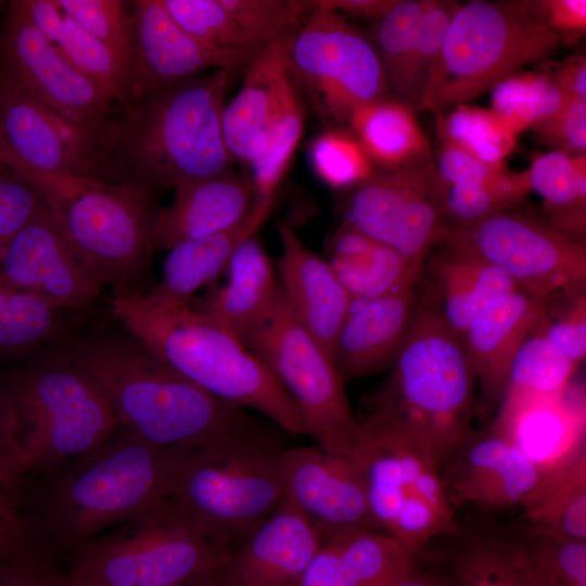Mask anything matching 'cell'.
<instances>
[{
	"instance_id": "cell-1",
	"label": "cell",
	"mask_w": 586,
	"mask_h": 586,
	"mask_svg": "<svg viewBox=\"0 0 586 586\" xmlns=\"http://www.w3.org/2000/svg\"><path fill=\"white\" fill-rule=\"evenodd\" d=\"M237 72L213 69L116 104L102 125L81 129L79 176L156 191L230 170L221 115Z\"/></svg>"
},
{
	"instance_id": "cell-2",
	"label": "cell",
	"mask_w": 586,
	"mask_h": 586,
	"mask_svg": "<svg viewBox=\"0 0 586 586\" xmlns=\"http://www.w3.org/2000/svg\"><path fill=\"white\" fill-rule=\"evenodd\" d=\"M188 450L158 446L117 423L91 450L23 477L15 499L39 544L59 558L171 496Z\"/></svg>"
},
{
	"instance_id": "cell-3",
	"label": "cell",
	"mask_w": 586,
	"mask_h": 586,
	"mask_svg": "<svg viewBox=\"0 0 586 586\" xmlns=\"http://www.w3.org/2000/svg\"><path fill=\"white\" fill-rule=\"evenodd\" d=\"M59 346L97 386L117 422L153 444L192 449L255 426L242 408L168 366L110 308L81 323Z\"/></svg>"
},
{
	"instance_id": "cell-4",
	"label": "cell",
	"mask_w": 586,
	"mask_h": 586,
	"mask_svg": "<svg viewBox=\"0 0 586 586\" xmlns=\"http://www.w3.org/2000/svg\"><path fill=\"white\" fill-rule=\"evenodd\" d=\"M112 315L156 356L216 398L305 434L300 411L270 369L233 334L189 304L163 308L141 293L113 295Z\"/></svg>"
},
{
	"instance_id": "cell-5",
	"label": "cell",
	"mask_w": 586,
	"mask_h": 586,
	"mask_svg": "<svg viewBox=\"0 0 586 586\" xmlns=\"http://www.w3.org/2000/svg\"><path fill=\"white\" fill-rule=\"evenodd\" d=\"M386 382L361 425L388 431L446 456L473 430L476 387L463 336L435 310L417 307Z\"/></svg>"
},
{
	"instance_id": "cell-6",
	"label": "cell",
	"mask_w": 586,
	"mask_h": 586,
	"mask_svg": "<svg viewBox=\"0 0 586 586\" xmlns=\"http://www.w3.org/2000/svg\"><path fill=\"white\" fill-rule=\"evenodd\" d=\"M0 413L20 481L91 450L118 423L97 386L59 345L0 370Z\"/></svg>"
},
{
	"instance_id": "cell-7",
	"label": "cell",
	"mask_w": 586,
	"mask_h": 586,
	"mask_svg": "<svg viewBox=\"0 0 586 586\" xmlns=\"http://www.w3.org/2000/svg\"><path fill=\"white\" fill-rule=\"evenodd\" d=\"M87 276L113 295L151 288L156 191L73 174L29 173Z\"/></svg>"
},
{
	"instance_id": "cell-8",
	"label": "cell",
	"mask_w": 586,
	"mask_h": 586,
	"mask_svg": "<svg viewBox=\"0 0 586 586\" xmlns=\"http://www.w3.org/2000/svg\"><path fill=\"white\" fill-rule=\"evenodd\" d=\"M234 552L171 495L73 549L65 572L71 586H174L225 569Z\"/></svg>"
},
{
	"instance_id": "cell-9",
	"label": "cell",
	"mask_w": 586,
	"mask_h": 586,
	"mask_svg": "<svg viewBox=\"0 0 586 586\" xmlns=\"http://www.w3.org/2000/svg\"><path fill=\"white\" fill-rule=\"evenodd\" d=\"M281 454L256 426L222 434L187 451L173 496L237 550L283 500Z\"/></svg>"
},
{
	"instance_id": "cell-10",
	"label": "cell",
	"mask_w": 586,
	"mask_h": 586,
	"mask_svg": "<svg viewBox=\"0 0 586 586\" xmlns=\"http://www.w3.org/2000/svg\"><path fill=\"white\" fill-rule=\"evenodd\" d=\"M561 44L533 0H473L457 7L447 27L421 111L467 104Z\"/></svg>"
},
{
	"instance_id": "cell-11",
	"label": "cell",
	"mask_w": 586,
	"mask_h": 586,
	"mask_svg": "<svg viewBox=\"0 0 586 586\" xmlns=\"http://www.w3.org/2000/svg\"><path fill=\"white\" fill-rule=\"evenodd\" d=\"M360 428L351 460L361 476L374 530L417 555L431 542L453 536L460 523L447 491L443 459L402 435Z\"/></svg>"
},
{
	"instance_id": "cell-12",
	"label": "cell",
	"mask_w": 586,
	"mask_h": 586,
	"mask_svg": "<svg viewBox=\"0 0 586 586\" xmlns=\"http://www.w3.org/2000/svg\"><path fill=\"white\" fill-rule=\"evenodd\" d=\"M246 345L295 403L305 434L322 450L351 459L361 428L348 404L344 380L332 357L295 318L280 289Z\"/></svg>"
},
{
	"instance_id": "cell-13",
	"label": "cell",
	"mask_w": 586,
	"mask_h": 586,
	"mask_svg": "<svg viewBox=\"0 0 586 586\" xmlns=\"http://www.w3.org/2000/svg\"><path fill=\"white\" fill-rule=\"evenodd\" d=\"M286 67L294 87L333 122L348 123L357 110L391 98L369 37L336 12L314 7L305 15L290 36Z\"/></svg>"
},
{
	"instance_id": "cell-14",
	"label": "cell",
	"mask_w": 586,
	"mask_h": 586,
	"mask_svg": "<svg viewBox=\"0 0 586 586\" xmlns=\"http://www.w3.org/2000/svg\"><path fill=\"white\" fill-rule=\"evenodd\" d=\"M445 192L432 155L375 171L354 188L343 224L395 250L422 270L429 250L447 235Z\"/></svg>"
},
{
	"instance_id": "cell-15",
	"label": "cell",
	"mask_w": 586,
	"mask_h": 586,
	"mask_svg": "<svg viewBox=\"0 0 586 586\" xmlns=\"http://www.w3.org/2000/svg\"><path fill=\"white\" fill-rule=\"evenodd\" d=\"M443 242L495 265L521 290L548 297L584 291L585 242L534 218L496 213L469 226L449 227Z\"/></svg>"
},
{
	"instance_id": "cell-16",
	"label": "cell",
	"mask_w": 586,
	"mask_h": 586,
	"mask_svg": "<svg viewBox=\"0 0 586 586\" xmlns=\"http://www.w3.org/2000/svg\"><path fill=\"white\" fill-rule=\"evenodd\" d=\"M0 65L67 122L102 125L116 103L40 31L20 0L7 1L0 25Z\"/></svg>"
},
{
	"instance_id": "cell-17",
	"label": "cell",
	"mask_w": 586,
	"mask_h": 586,
	"mask_svg": "<svg viewBox=\"0 0 586 586\" xmlns=\"http://www.w3.org/2000/svg\"><path fill=\"white\" fill-rule=\"evenodd\" d=\"M0 285L78 313L100 311L103 300L46 202L1 253Z\"/></svg>"
},
{
	"instance_id": "cell-18",
	"label": "cell",
	"mask_w": 586,
	"mask_h": 586,
	"mask_svg": "<svg viewBox=\"0 0 586 586\" xmlns=\"http://www.w3.org/2000/svg\"><path fill=\"white\" fill-rule=\"evenodd\" d=\"M283 502L301 514L321 543L357 530H374L355 463L314 447L282 450ZM377 531V530H375Z\"/></svg>"
},
{
	"instance_id": "cell-19",
	"label": "cell",
	"mask_w": 586,
	"mask_h": 586,
	"mask_svg": "<svg viewBox=\"0 0 586 586\" xmlns=\"http://www.w3.org/2000/svg\"><path fill=\"white\" fill-rule=\"evenodd\" d=\"M135 29L131 101L149 95L213 68L247 66L259 52L211 46L186 33L161 0L128 1Z\"/></svg>"
},
{
	"instance_id": "cell-20",
	"label": "cell",
	"mask_w": 586,
	"mask_h": 586,
	"mask_svg": "<svg viewBox=\"0 0 586 586\" xmlns=\"http://www.w3.org/2000/svg\"><path fill=\"white\" fill-rule=\"evenodd\" d=\"M443 473L455 508L491 511L521 507L538 487L540 471L507 437L474 429L444 459Z\"/></svg>"
},
{
	"instance_id": "cell-21",
	"label": "cell",
	"mask_w": 586,
	"mask_h": 586,
	"mask_svg": "<svg viewBox=\"0 0 586 586\" xmlns=\"http://www.w3.org/2000/svg\"><path fill=\"white\" fill-rule=\"evenodd\" d=\"M81 128L46 105L0 65V162L29 173L79 175Z\"/></svg>"
},
{
	"instance_id": "cell-22",
	"label": "cell",
	"mask_w": 586,
	"mask_h": 586,
	"mask_svg": "<svg viewBox=\"0 0 586 586\" xmlns=\"http://www.w3.org/2000/svg\"><path fill=\"white\" fill-rule=\"evenodd\" d=\"M498 407L491 428L544 473L586 448L585 397L571 385L557 396L504 395Z\"/></svg>"
},
{
	"instance_id": "cell-23",
	"label": "cell",
	"mask_w": 586,
	"mask_h": 586,
	"mask_svg": "<svg viewBox=\"0 0 586 586\" xmlns=\"http://www.w3.org/2000/svg\"><path fill=\"white\" fill-rule=\"evenodd\" d=\"M551 297L521 289L489 302L463 334L485 408L500 403L512 359L546 317Z\"/></svg>"
},
{
	"instance_id": "cell-24",
	"label": "cell",
	"mask_w": 586,
	"mask_h": 586,
	"mask_svg": "<svg viewBox=\"0 0 586 586\" xmlns=\"http://www.w3.org/2000/svg\"><path fill=\"white\" fill-rule=\"evenodd\" d=\"M280 290L295 318L333 359L352 298L327 259L310 251L286 222L278 226Z\"/></svg>"
},
{
	"instance_id": "cell-25",
	"label": "cell",
	"mask_w": 586,
	"mask_h": 586,
	"mask_svg": "<svg viewBox=\"0 0 586 586\" xmlns=\"http://www.w3.org/2000/svg\"><path fill=\"white\" fill-rule=\"evenodd\" d=\"M412 289L352 301L337 333L333 361L344 381L392 365L410 332L417 309Z\"/></svg>"
},
{
	"instance_id": "cell-26",
	"label": "cell",
	"mask_w": 586,
	"mask_h": 586,
	"mask_svg": "<svg viewBox=\"0 0 586 586\" xmlns=\"http://www.w3.org/2000/svg\"><path fill=\"white\" fill-rule=\"evenodd\" d=\"M256 198L253 178L231 169L177 188L173 204L158 211L156 251L230 229L243 219Z\"/></svg>"
},
{
	"instance_id": "cell-27",
	"label": "cell",
	"mask_w": 586,
	"mask_h": 586,
	"mask_svg": "<svg viewBox=\"0 0 586 586\" xmlns=\"http://www.w3.org/2000/svg\"><path fill=\"white\" fill-rule=\"evenodd\" d=\"M392 536L357 530L322 542L295 586H385L419 565Z\"/></svg>"
},
{
	"instance_id": "cell-28",
	"label": "cell",
	"mask_w": 586,
	"mask_h": 586,
	"mask_svg": "<svg viewBox=\"0 0 586 586\" xmlns=\"http://www.w3.org/2000/svg\"><path fill=\"white\" fill-rule=\"evenodd\" d=\"M321 544L316 531L285 502L235 550L233 586H295Z\"/></svg>"
},
{
	"instance_id": "cell-29",
	"label": "cell",
	"mask_w": 586,
	"mask_h": 586,
	"mask_svg": "<svg viewBox=\"0 0 586 586\" xmlns=\"http://www.w3.org/2000/svg\"><path fill=\"white\" fill-rule=\"evenodd\" d=\"M275 200L276 195L257 196L247 214L235 226L170 249L164 262L161 281L141 292L143 298L163 308L187 305L195 292L226 271L240 244L254 235L267 219Z\"/></svg>"
},
{
	"instance_id": "cell-30",
	"label": "cell",
	"mask_w": 586,
	"mask_h": 586,
	"mask_svg": "<svg viewBox=\"0 0 586 586\" xmlns=\"http://www.w3.org/2000/svg\"><path fill=\"white\" fill-rule=\"evenodd\" d=\"M291 34L259 50L247 65L240 91L224 107L221 130L232 162L252 167L266 148L277 88L288 72Z\"/></svg>"
},
{
	"instance_id": "cell-31",
	"label": "cell",
	"mask_w": 586,
	"mask_h": 586,
	"mask_svg": "<svg viewBox=\"0 0 586 586\" xmlns=\"http://www.w3.org/2000/svg\"><path fill=\"white\" fill-rule=\"evenodd\" d=\"M226 272V284L196 310L245 344L270 311L280 286L255 234L240 244Z\"/></svg>"
},
{
	"instance_id": "cell-32",
	"label": "cell",
	"mask_w": 586,
	"mask_h": 586,
	"mask_svg": "<svg viewBox=\"0 0 586 586\" xmlns=\"http://www.w3.org/2000/svg\"><path fill=\"white\" fill-rule=\"evenodd\" d=\"M352 301L413 289L421 269L395 250L342 224L329 245V258Z\"/></svg>"
},
{
	"instance_id": "cell-33",
	"label": "cell",
	"mask_w": 586,
	"mask_h": 586,
	"mask_svg": "<svg viewBox=\"0 0 586 586\" xmlns=\"http://www.w3.org/2000/svg\"><path fill=\"white\" fill-rule=\"evenodd\" d=\"M432 262L441 297L436 310L447 324L462 335L474 318L494 298L519 286L501 269L477 255L447 242Z\"/></svg>"
},
{
	"instance_id": "cell-34",
	"label": "cell",
	"mask_w": 586,
	"mask_h": 586,
	"mask_svg": "<svg viewBox=\"0 0 586 586\" xmlns=\"http://www.w3.org/2000/svg\"><path fill=\"white\" fill-rule=\"evenodd\" d=\"M99 313L66 310L39 296L0 285V370L61 344Z\"/></svg>"
},
{
	"instance_id": "cell-35",
	"label": "cell",
	"mask_w": 586,
	"mask_h": 586,
	"mask_svg": "<svg viewBox=\"0 0 586 586\" xmlns=\"http://www.w3.org/2000/svg\"><path fill=\"white\" fill-rule=\"evenodd\" d=\"M40 31L117 105L131 101L130 73L102 42L67 16L54 0H20Z\"/></svg>"
},
{
	"instance_id": "cell-36",
	"label": "cell",
	"mask_w": 586,
	"mask_h": 586,
	"mask_svg": "<svg viewBox=\"0 0 586 586\" xmlns=\"http://www.w3.org/2000/svg\"><path fill=\"white\" fill-rule=\"evenodd\" d=\"M348 124L372 164L382 170L432 155L413 112L392 98L357 110Z\"/></svg>"
},
{
	"instance_id": "cell-37",
	"label": "cell",
	"mask_w": 586,
	"mask_h": 586,
	"mask_svg": "<svg viewBox=\"0 0 586 586\" xmlns=\"http://www.w3.org/2000/svg\"><path fill=\"white\" fill-rule=\"evenodd\" d=\"M522 509L532 527L557 538L586 542V448L545 472Z\"/></svg>"
},
{
	"instance_id": "cell-38",
	"label": "cell",
	"mask_w": 586,
	"mask_h": 586,
	"mask_svg": "<svg viewBox=\"0 0 586 586\" xmlns=\"http://www.w3.org/2000/svg\"><path fill=\"white\" fill-rule=\"evenodd\" d=\"M499 532L528 586H586V542L557 538L527 523Z\"/></svg>"
},
{
	"instance_id": "cell-39",
	"label": "cell",
	"mask_w": 586,
	"mask_h": 586,
	"mask_svg": "<svg viewBox=\"0 0 586 586\" xmlns=\"http://www.w3.org/2000/svg\"><path fill=\"white\" fill-rule=\"evenodd\" d=\"M447 566L455 586H528L499 527H462L450 537Z\"/></svg>"
},
{
	"instance_id": "cell-40",
	"label": "cell",
	"mask_w": 586,
	"mask_h": 586,
	"mask_svg": "<svg viewBox=\"0 0 586 586\" xmlns=\"http://www.w3.org/2000/svg\"><path fill=\"white\" fill-rule=\"evenodd\" d=\"M303 127L302 103L286 72L277 88L266 148L252 166L258 198L277 195L279 183L302 137Z\"/></svg>"
},
{
	"instance_id": "cell-41",
	"label": "cell",
	"mask_w": 586,
	"mask_h": 586,
	"mask_svg": "<svg viewBox=\"0 0 586 586\" xmlns=\"http://www.w3.org/2000/svg\"><path fill=\"white\" fill-rule=\"evenodd\" d=\"M491 90V110L517 135L544 122L572 98L550 75L538 73H514Z\"/></svg>"
},
{
	"instance_id": "cell-42",
	"label": "cell",
	"mask_w": 586,
	"mask_h": 586,
	"mask_svg": "<svg viewBox=\"0 0 586 586\" xmlns=\"http://www.w3.org/2000/svg\"><path fill=\"white\" fill-rule=\"evenodd\" d=\"M575 368L538 326L518 348L504 395H561L571 385Z\"/></svg>"
},
{
	"instance_id": "cell-43",
	"label": "cell",
	"mask_w": 586,
	"mask_h": 586,
	"mask_svg": "<svg viewBox=\"0 0 586 586\" xmlns=\"http://www.w3.org/2000/svg\"><path fill=\"white\" fill-rule=\"evenodd\" d=\"M436 129L441 142L493 165H505L519 136L491 109L468 104L457 105L446 116L438 113Z\"/></svg>"
},
{
	"instance_id": "cell-44",
	"label": "cell",
	"mask_w": 586,
	"mask_h": 586,
	"mask_svg": "<svg viewBox=\"0 0 586 586\" xmlns=\"http://www.w3.org/2000/svg\"><path fill=\"white\" fill-rule=\"evenodd\" d=\"M432 0H396L367 35L380 59L392 99H396L422 17Z\"/></svg>"
},
{
	"instance_id": "cell-45",
	"label": "cell",
	"mask_w": 586,
	"mask_h": 586,
	"mask_svg": "<svg viewBox=\"0 0 586 586\" xmlns=\"http://www.w3.org/2000/svg\"><path fill=\"white\" fill-rule=\"evenodd\" d=\"M531 191L526 170L509 173L488 182L458 183L446 188L444 214L449 227H464L511 209Z\"/></svg>"
},
{
	"instance_id": "cell-46",
	"label": "cell",
	"mask_w": 586,
	"mask_h": 586,
	"mask_svg": "<svg viewBox=\"0 0 586 586\" xmlns=\"http://www.w3.org/2000/svg\"><path fill=\"white\" fill-rule=\"evenodd\" d=\"M459 2L432 0L424 13L396 101L412 112L421 111L429 82Z\"/></svg>"
},
{
	"instance_id": "cell-47",
	"label": "cell",
	"mask_w": 586,
	"mask_h": 586,
	"mask_svg": "<svg viewBox=\"0 0 586 586\" xmlns=\"http://www.w3.org/2000/svg\"><path fill=\"white\" fill-rule=\"evenodd\" d=\"M526 174L549 215L586 209V155L551 151L538 155Z\"/></svg>"
},
{
	"instance_id": "cell-48",
	"label": "cell",
	"mask_w": 586,
	"mask_h": 586,
	"mask_svg": "<svg viewBox=\"0 0 586 586\" xmlns=\"http://www.w3.org/2000/svg\"><path fill=\"white\" fill-rule=\"evenodd\" d=\"M61 10L106 46L128 68L135 59V29L128 1L54 0Z\"/></svg>"
},
{
	"instance_id": "cell-49",
	"label": "cell",
	"mask_w": 586,
	"mask_h": 586,
	"mask_svg": "<svg viewBox=\"0 0 586 586\" xmlns=\"http://www.w3.org/2000/svg\"><path fill=\"white\" fill-rule=\"evenodd\" d=\"M309 157L317 176L334 189L355 188L375 173L358 139L342 130L317 136L310 143Z\"/></svg>"
},
{
	"instance_id": "cell-50",
	"label": "cell",
	"mask_w": 586,
	"mask_h": 586,
	"mask_svg": "<svg viewBox=\"0 0 586 586\" xmlns=\"http://www.w3.org/2000/svg\"><path fill=\"white\" fill-rule=\"evenodd\" d=\"M171 18L186 33L214 47L251 50L243 34L219 0H161Z\"/></svg>"
},
{
	"instance_id": "cell-51",
	"label": "cell",
	"mask_w": 586,
	"mask_h": 586,
	"mask_svg": "<svg viewBox=\"0 0 586 586\" xmlns=\"http://www.w3.org/2000/svg\"><path fill=\"white\" fill-rule=\"evenodd\" d=\"M39 190L17 171H0V255L43 204Z\"/></svg>"
},
{
	"instance_id": "cell-52",
	"label": "cell",
	"mask_w": 586,
	"mask_h": 586,
	"mask_svg": "<svg viewBox=\"0 0 586 586\" xmlns=\"http://www.w3.org/2000/svg\"><path fill=\"white\" fill-rule=\"evenodd\" d=\"M536 140L552 151L586 155V101L570 98L553 115L532 128Z\"/></svg>"
},
{
	"instance_id": "cell-53",
	"label": "cell",
	"mask_w": 586,
	"mask_h": 586,
	"mask_svg": "<svg viewBox=\"0 0 586 586\" xmlns=\"http://www.w3.org/2000/svg\"><path fill=\"white\" fill-rule=\"evenodd\" d=\"M0 586H71L55 556L37 549L0 562Z\"/></svg>"
},
{
	"instance_id": "cell-54",
	"label": "cell",
	"mask_w": 586,
	"mask_h": 586,
	"mask_svg": "<svg viewBox=\"0 0 586 586\" xmlns=\"http://www.w3.org/2000/svg\"><path fill=\"white\" fill-rule=\"evenodd\" d=\"M572 301L570 307L555 320L546 315L539 324V329L562 353L577 365L586 356V301L584 291L576 293Z\"/></svg>"
},
{
	"instance_id": "cell-55",
	"label": "cell",
	"mask_w": 586,
	"mask_h": 586,
	"mask_svg": "<svg viewBox=\"0 0 586 586\" xmlns=\"http://www.w3.org/2000/svg\"><path fill=\"white\" fill-rule=\"evenodd\" d=\"M436 167L446 188L458 183L496 181L510 173L505 165L482 162L447 142H441Z\"/></svg>"
},
{
	"instance_id": "cell-56",
	"label": "cell",
	"mask_w": 586,
	"mask_h": 586,
	"mask_svg": "<svg viewBox=\"0 0 586 586\" xmlns=\"http://www.w3.org/2000/svg\"><path fill=\"white\" fill-rule=\"evenodd\" d=\"M44 549L14 496L0 483V562Z\"/></svg>"
},
{
	"instance_id": "cell-57",
	"label": "cell",
	"mask_w": 586,
	"mask_h": 586,
	"mask_svg": "<svg viewBox=\"0 0 586 586\" xmlns=\"http://www.w3.org/2000/svg\"><path fill=\"white\" fill-rule=\"evenodd\" d=\"M538 17L560 39L573 43L586 30L585 0H533Z\"/></svg>"
},
{
	"instance_id": "cell-58",
	"label": "cell",
	"mask_w": 586,
	"mask_h": 586,
	"mask_svg": "<svg viewBox=\"0 0 586 586\" xmlns=\"http://www.w3.org/2000/svg\"><path fill=\"white\" fill-rule=\"evenodd\" d=\"M396 0H317L314 7L324 11L345 13L375 21L383 16Z\"/></svg>"
},
{
	"instance_id": "cell-59",
	"label": "cell",
	"mask_w": 586,
	"mask_h": 586,
	"mask_svg": "<svg viewBox=\"0 0 586 586\" xmlns=\"http://www.w3.org/2000/svg\"><path fill=\"white\" fill-rule=\"evenodd\" d=\"M550 76L558 88L565 94L586 101L585 56H574L565 60Z\"/></svg>"
},
{
	"instance_id": "cell-60",
	"label": "cell",
	"mask_w": 586,
	"mask_h": 586,
	"mask_svg": "<svg viewBox=\"0 0 586 586\" xmlns=\"http://www.w3.org/2000/svg\"><path fill=\"white\" fill-rule=\"evenodd\" d=\"M20 482L15 448L0 413V483L14 496Z\"/></svg>"
},
{
	"instance_id": "cell-61",
	"label": "cell",
	"mask_w": 586,
	"mask_h": 586,
	"mask_svg": "<svg viewBox=\"0 0 586 586\" xmlns=\"http://www.w3.org/2000/svg\"><path fill=\"white\" fill-rule=\"evenodd\" d=\"M385 586H455L448 566L446 569H421L419 565L410 573Z\"/></svg>"
},
{
	"instance_id": "cell-62",
	"label": "cell",
	"mask_w": 586,
	"mask_h": 586,
	"mask_svg": "<svg viewBox=\"0 0 586 586\" xmlns=\"http://www.w3.org/2000/svg\"><path fill=\"white\" fill-rule=\"evenodd\" d=\"M174 586H233L230 573L229 565L225 569L206 575L204 577L198 578L195 581Z\"/></svg>"
},
{
	"instance_id": "cell-63",
	"label": "cell",
	"mask_w": 586,
	"mask_h": 586,
	"mask_svg": "<svg viewBox=\"0 0 586 586\" xmlns=\"http://www.w3.org/2000/svg\"><path fill=\"white\" fill-rule=\"evenodd\" d=\"M5 7H7V1L0 0V25H1V21H2V16H3V13H4Z\"/></svg>"
},
{
	"instance_id": "cell-64",
	"label": "cell",
	"mask_w": 586,
	"mask_h": 586,
	"mask_svg": "<svg viewBox=\"0 0 586 586\" xmlns=\"http://www.w3.org/2000/svg\"><path fill=\"white\" fill-rule=\"evenodd\" d=\"M5 168H8V166L0 162V171L5 169Z\"/></svg>"
}]
</instances>
